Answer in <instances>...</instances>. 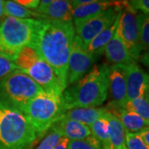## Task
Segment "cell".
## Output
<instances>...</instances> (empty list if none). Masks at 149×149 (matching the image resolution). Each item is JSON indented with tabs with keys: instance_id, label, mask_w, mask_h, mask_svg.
<instances>
[{
	"instance_id": "cell-33",
	"label": "cell",
	"mask_w": 149,
	"mask_h": 149,
	"mask_svg": "<svg viewBox=\"0 0 149 149\" xmlns=\"http://www.w3.org/2000/svg\"><path fill=\"white\" fill-rule=\"evenodd\" d=\"M139 61H141V63L145 67H147V69L149 71V51L145 52L143 54H142Z\"/></svg>"
},
{
	"instance_id": "cell-15",
	"label": "cell",
	"mask_w": 149,
	"mask_h": 149,
	"mask_svg": "<svg viewBox=\"0 0 149 149\" xmlns=\"http://www.w3.org/2000/svg\"><path fill=\"white\" fill-rule=\"evenodd\" d=\"M105 109L120 120L126 131L131 133H139L145 128L148 127L149 122L139 116L133 112L126 110L123 108L116 107L109 104Z\"/></svg>"
},
{
	"instance_id": "cell-11",
	"label": "cell",
	"mask_w": 149,
	"mask_h": 149,
	"mask_svg": "<svg viewBox=\"0 0 149 149\" xmlns=\"http://www.w3.org/2000/svg\"><path fill=\"white\" fill-rule=\"evenodd\" d=\"M109 91L112 98L109 104L123 109L128 100L125 65H112L109 66Z\"/></svg>"
},
{
	"instance_id": "cell-3",
	"label": "cell",
	"mask_w": 149,
	"mask_h": 149,
	"mask_svg": "<svg viewBox=\"0 0 149 149\" xmlns=\"http://www.w3.org/2000/svg\"><path fill=\"white\" fill-rule=\"evenodd\" d=\"M37 139L27 116L0 96V148L29 149Z\"/></svg>"
},
{
	"instance_id": "cell-24",
	"label": "cell",
	"mask_w": 149,
	"mask_h": 149,
	"mask_svg": "<svg viewBox=\"0 0 149 149\" xmlns=\"http://www.w3.org/2000/svg\"><path fill=\"white\" fill-rule=\"evenodd\" d=\"M140 42L143 51H149V14L140 13L137 15Z\"/></svg>"
},
{
	"instance_id": "cell-13",
	"label": "cell",
	"mask_w": 149,
	"mask_h": 149,
	"mask_svg": "<svg viewBox=\"0 0 149 149\" xmlns=\"http://www.w3.org/2000/svg\"><path fill=\"white\" fill-rule=\"evenodd\" d=\"M125 1H97L94 0L91 3L77 7L73 9L72 21L74 26L78 25L93 17L97 16L104 11L113 7H121L125 4Z\"/></svg>"
},
{
	"instance_id": "cell-37",
	"label": "cell",
	"mask_w": 149,
	"mask_h": 149,
	"mask_svg": "<svg viewBox=\"0 0 149 149\" xmlns=\"http://www.w3.org/2000/svg\"><path fill=\"white\" fill-rule=\"evenodd\" d=\"M0 149H1V148H0Z\"/></svg>"
},
{
	"instance_id": "cell-28",
	"label": "cell",
	"mask_w": 149,
	"mask_h": 149,
	"mask_svg": "<svg viewBox=\"0 0 149 149\" xmlns=\"http://www.w3.org/2000/svg\"><path fill=\"white\" fill-rule=\"evenodd\" d=\"M16 70L19 69L13 61L0 56V81Z\"/></svg>"
},
{
	"instance_id": "cell-30",
	"label": "cell",
	"mask_w": 149,
	"mask_h": 149,
	"mask_svg": "<svg viewBox=\"0 0 149 149\" xmlns=\"http://www.w3.org/2000/svg\"><path fill=\"white\" fill-rule=\"evenodd\" d=\"M16 3L30 10H36L39 5V0H17Z\"/></svg>"
},
{
	"instance_id": "cell-21",
	"label": "cell",
	"mask_w": 149,
	"mask_h": 149,
	"mask_svg": "<svg viewBox=\"0 0 149 149\" xmlns=\"http://www.w3.org/2000/svg\"><path fill=\"white\" fill-rule=\"evenodd\" d=\"M3 15L16 18L26 19L33 18L42 20V15L36 11L30 10L16 3V1H4L3 3Z\"/></svg>"
},
{
	"instance_id": "cell-32",
	"label": "cell",
	"mask_w": 149,
	"mask_h": 149,
	"mask_svg": "<svg viewBox=\"0 0 149 149\" xmlns=\"http://www.w3.org/2000/svg\"><path fill=\"white\" fill-rule=\"evenodd\" d=\"M69 142L70 141L67 139L61 138V140L58 142V143L56 144L52 149H67Z\"/></svg>"
},
{
	"instance_id": "cell-12",
	"label": "cell",
	"mask_w": 149,
	"mask_h": 149,
	"mask_svg": "<svg viewBox=\"0 0 149 149\" xmlns=\"http://www.w3.org/2000/svg\"><path fill=\"white\" fill-rule=\"evenodd\" d=\"M127 82V100L144 96L149 86V74L141 68L137 61L125 65ZM127 100V101H128Z\"/></svg>"
},
{
	"instance_id": "cell-20",
	"label": "cell",
	"mask_w": 149,
	"mask_h": 149,
	"mask_svg": "<svg viewBox=\"0 0 149 149\" xmlns=\"http://www.w3.org/2000/svg\"><path fill=\"white\" fill-rule=\"evenodd\" d=\"M120 13L113 23H112L109 27H108L106 29H104L99 35H97L86 47L87 51L91 54H92L93 56H98L104 53V49L108 45V43L110 42L112 37H113L114 33L117 30Z\"/></svg>"
},
{
	"instance_id": "cell-9",
	"label": "cell",
	"mask_w": 149,
	"mask_h": 149,
	"mask_svg": "<svg viewBox=\"0 0 149 149\" xmlns=\"http://www.w3.org/2000/svg\"><path fill=\"white\" fill-rule=\"evenodd\" d=\"M125 4L121 7L111 8L97 16L89 18L80 24L74 26L75 35L81 40L85 47L97 35L114 22Z\"/></svg>"
},
{
	"instance_id": "cell-2",
	"label": "cell",
	"mask_w": 149,
	"mask_h": 149,
	"mask_svg": "<svg viewBox=\"0 0 149 149\" xmlns=\"http://www.w3.org/2000/svg\"><path fill=\"white\" fill-rule=\"evenodd\" d=\"M109 74L108 65H94L89 73L63 91L61 101L65 109L101 105L108 97Z\"/></svg>"
},
{
	"instance_id": "cell-31",
	"label": "cell",
	"mask_w": 149,
	"mask_h": 149,
	"mask_svg": "<svg viewBox=\"0 0 149 149\" xmlns=\"http://www.w3.org/2000/svg\"><path fill=\"white\" fill-rule=\"evenodd\" d=\"M52 0H42V1H40L39 5L35 11L38 13H41L43 10H45L48 6L52 3Z\"/></svg>"
},
{
	"instance_id": "cell-7",
	"label": "cell",
	"mask_w": 149,
	"mask_h": 149,
	"mask_svg": "<svg viewBox=\"0 0 149 149\" xmlns=\"http://www.w3.org/2000/svg\"><path fill=\"white\" fill-rule=\"evenodd\" d=\"M42 91L31 77L20 70H14L0 81V96L21 111Z\"/></svg>"
},
{
	"instance_id": "cell-29",
	"label": "cell",
	"mask_w": 149,
	"mask_h": 149,
	"mask_svg": "<svg viewBox=\"0 0 149 149\" xmlns=\"http://www.w3.org/2000/svg\"><path fill=\"white\" fill-rule=\"evenodd\" d=\"M128 4L133 10L141 11L142 13L149 14V0H133L128 1Z\"/></svg>"
},
{
	"instance_id": "cell-17",
	"label": "cell",
	"mask_w": 149,
	"mask_h": 149,
	"mask_svg": "<svg viewBox=\"0 0 149 149\" xmlns=\"http://www.w3.org/2000/svg\"><path fill=\"white\" fill-rule=\"evenodd\" d=\"M107 109L100 107H90V108H75L65 112L63 115L65 118L74 120L76 122L91 126L97 120L100 119L106 114Z\"/></svg>"
},
{
	"instance_id": "cell-19",
	"label": "cell",
	"mask_w": 149,
	"mask_h": 149,
	"mask_svg": "<svg viewBox=\"0 0 149 149\" xmlns=\"http://www.w3.org/2000/svg\"><path fill=\"white\" fill-rule=\"evenodd\" d=\"M105 117L109 124V149H127L125 129L120 120L109 112H107Z\"/></svg>"
},
{
	"instance_id": "cell-8",
	"label": "cell",
	"mask_w": 149,
	"mask_h": 149,
	"mask_svg": "<svg viewBox=\"0 0 149 149\" xmlns=\"http://www.w3.org/2000/svg\"><path fill=\"white\" fill-rule=\"evenodd\" d=\"M118 32L132 58L135 61H139L142 55L143 47L140 42L136 11L129 6L128 2L126 3L121 11Z\"/></svg>"
},
{
	"instance_id": "cell-16",
	"label": "cell",
	"mask_w": 149,
	"mask_h": 149,
	"mask_svg": "<svg viewBox=\"0 0 149 149\" xmlns=\"http://www.w3.org/2000/svg\"><path fill=\"white\" fill-rule=\"evenodd\" d=\"M63 138L69 141H78L87 139L92 135L89 126L68 118H61L52 125Z\"/></svg>"
},
{
	"instance_id": "cell-36",
	"label": "cell",
	"mask_w": 149,
	"mask_h": 149,
	"mask_svg": "<svg viewBox=\"0 0 149 149\" xmlns=\"http://www.w3.org/2000/svg\"><path fill=\"white\" fill-rule=\"evenodd\" d=\"M145 96H146V98L148 99V100L149 101V86H148V91H147V92H146V95H145Z\"/></svg>"
},
{
	"instance_id": "cell-25",
	"label": "cell",
	"mask_w": 149,
	"mask_h": 149,
	"mask_svg": "<svg viewBox=\"0 0 149 149\" xmlns=\"http://www.w3.org/2000/svg\"><path fill=\"white\" fill-rule=\"evenodd\" d=\"M47 132L42 141L35 149H52L58 143L61 139L63 138L61 134L57 131V129L53 126H52Z\"/></svg>"
},
{
	"instance_id": "cell-23",
	"label": "cell",
	"mask_w": 149,
	"mask_h": 149,
	"mask_svg": "<svg viewBox=\"0 0 149 149\" xmlns=\"http://www.w3.org/2000/svg\"><path fill=\"white\" fill-rule=\"evenodd\" d=\"M124 109L133 112L149 122V101L146 96H141L126 102Z\"/></svg>"
},
{
	"instance_id": "cell-6",
	"label": "cell",
	"mask_w": 149,
	"mask_h": 149,
	"mask_svg": "<svg viewBox=\"0 0 149 149\" xmlns=\"http://www.w3.org/2000/svg\"><path fill=\"white\" fill-rule=\"evenodd\" d=\"M22 112L32 124L37 138H40L63 117L66 110L61 101V96L42 91L28 102Z\"/></svg>"
},
{
	"instance_id": "cell-35",
	"label": "cell",
	"mask_w": 149,
	"mask_h": 149,
	"mask_svg": "<svg viewBox=\"0 0 149 149\" xmlns=\"http://www.w3.org/2000/svg\"><path fill=\"white\" fill-rule=\"evenodd\" d=\"M3 3H4V1L0 0V18L3 15Z\"/></svg>"
},
{
	"instance_id": "cell-10",
	"label": "cell",
	"mask_w": 149,
	"mask_h": 149,
	"mask_svg": "<svg viewBox=\"0 0 149 149\" xmlns=\"http://www.w3.org/2000/svg\"><path fill=\"white\" fill-rule=\"evenodd\" d=\"M95 56L91 54L79 37L75 35L67 65V86L74 85L87 74Z\"/></svg>"
},
{
	"instance_id": "cell-26",
	"label": "cell",
	"mask_w": 149,
	"mask_h": 149,
	"mask_svg": "<svg viewBox=\"0 0 149 149\" xmlns=\"http://www.w3.org/2000/svg\"><path fill=\"white\" fill-rule=\"evenodd\" d=\"M67 149H102L100 143L93 135L78 141H70Z\"/></svg>"
},
{
	"instance_id": "cell-18",
	"label": "cell",
	"mask_w": 149,
	"mask_h": 149,
	"mask_svg": "<svg viewBox=\"0 0 149 149\" xmlns=\"http://www.w3.org/2000/svg\"><path fill=\"white\" fill-rule=\"evenodd\" d=\"M73 8L70 1L55 0L41 13L42 19L58 20V21H72Z\"/></svg>"
},
{
	"instance_id": "cell-22",
	"label": "cell",
	"mask_w": 149,
	"mask_h": 149,
	"mask_svg": "<svg viewBox=\"0 0 149 149\" xmlns=\"http://www.w3.org/2000/svg\"><path fill=\"white\" fill-rule=\"evenodd\" d=\"M90 128L92 135L101 144L102 149H109V124L105 115L91 125Z\"/></svg>"
},
{
	"instance_id": "cell-34",
	"label": "cell",
	"mask_w": 149,
	"mask_h": 149,
	"mask_svg": "<svg viewBox=\"0 0 149 149\" xmlns=\"http://www.w3.org/2000/svg\"><path fill=\"white\" fill-rule=\"evenodd\" d=\"M139 134L144 141V143L149 147V126L143 129L141 132H139Z\"/></svg>"
},
{
	"instance_id": "cell-4",
	"label": "cell",
	"mask_w": 149,
	"mask_h": 149,
	"mask_svg": "<svg viewBox=\"0 0 149 149\" xmlns=\"http://www.w3.org/2000/svg\"><path fill=\"white\" fill-rule=\"evenodd\" d=\"M41 20L6 17L0 23V56L13 62L25 47H33Z\"/></svg>"
},
{
	"instance_id": "cell-27",
	"label": "cell",
	"mask_w": 149,
	"mask_h": 149,
	"mask_svg": "<svg viewBox=\"0 0 149 149\" xmlns=\"http://www.w3.org/2000/svg\"><path fill=\"white\" fill-rule=\"evenodd\" d=\"M125 143L127 149H149L139 133H131L125 130Z\"/></svg>"
},
{
	"instance_id": "cell-1",
	"label": "cell",
	"mask_w": 149,
	"mask_h": 149,
	"mask_svg": "<svg viewBox=\"0 0 149 149\" xmlns=\"http://www.w3.org/2000/svg\"><path fill=\"white\" fill-rule=\"evenodd\" d=\"M75 37L73 21L41 20L33 48L67 88V65Z\"/></svg>"
},
{
	"instance_id": "cell-14",
	"label": "cell",
	"mask_w": 149,
	"mask_h": 149,
	"mask_svg": "<svg viewBox=\"0 0 149 149\" xmlns=\"http://www.w3.org/2000/svg\"><path fill=\"white\" fill-rule=\"evenodd\" d=\"M104 53L105 54L107 60L113 63V65H127L135 61L123 42L122 38L118 32V28L110 42L108 43Z\"/></svg>"
},
{
	"instance_id": "cell-5",
	"label": "cell",
	"mask_w": 149,
	"mask_h": 149,
	"mask_svg": "<svg viewBox=\"0 0 149 149\" xmlns=\"http://www.w3.org/2000/svg\"><path fill=\"white\" fill-rule=\"evenodd\" d=\"M13 63L31 77L44 92L61 96L64 87L52 67L32 47H25L17 54Z\"/></svg>"
}]
</instances>
